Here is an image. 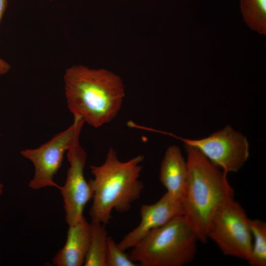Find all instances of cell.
Masks as SVG:
<instances>
[{"mask_svg": "<svg viewBox=\"0 0 266 266\" xmlns=\"http://www.w3.org/2000/svg\"><path fill=\"white\" fill-rule=\"evenodd\" d=\"M63 78L67 106L73 116L98 128L117 116L125 96L118 75L105 69L74 65L66 70Z\"/></svg>", "mask_w": 266, "mask_h": 266, "instance_id": "cell-1", "label": "cell"}, {"mask_svg": "<svg viewBox=\"0 0 266 266\" xmlns=\"http://www.w3.org/2000/svg\"><path fill=\"white\" fill-rule=\"evenodd\" d=\"M143 155L121 161L116 151L109 148L104 162L91 165L94 178L88 182L93 192V203L89 211L91 221L108 224L113 210L124 213L129 210L137 200L144 186L139 179Z\"/></svg>", "mask_w": 266, "mask_h": 266, "instance_id": "cell-2", "label": "cell"}, {"mask_svg": "<svg viewBox=\"0 0 266 266\" xmlns=\"http://www.w3.org/2000/svg\"><path fill=\"white\" fill-rule=\"evenodd\" d=\"M185 148L188 174L182 202L183 215L198 240L205 243L211 217L221 205L234 199V190L226 173L196 148L185 144Z\"/></svg>", "mask_w": 266, "mask_h": 266, "instance_id": "cell-3", "label": "cell"}, {"mask_svg": "<svg viewBox=\"0 0 266 266\" xmlns=\"http://www.w3.org/2000/svg\"><path fill=\"white\" fill-rule=\"evenodd\" d=\"M198 240L195 231L182 215L150 231L129 256L142 266H183L195 258Z\"/></svg>", "mask_w": 266, "mask_h": 266, "instance_id": "cell-4", "label": "cell"}, {"mask_svg": "<svg viewBox=\"0 0 266 266\" xmlns=\"http://www.w3.org/2000/svg\"><path fill=\"white\" fill-rule=\"evenodd\" d=\"M249 220L242 206L232 200L213 215L207 227V239L214 241L224 255L248 262L252 246Z\"/></svg>", "mask_w": 266, "mask_h": 266, "instance_id": "cell-5", "label": "cell"}, {"mask_svg": "<svg viewBox=\"0 0 266 266\" xmlns=\"http://www.w3.org/2000/svg\"><path fill=\"white\" fill-rule=\"evenodd\" d=\"M84 123L81 117L73 116V123L66 130L37 148L21 151V155L30 161L34 166V174L28 184L31 189L39 190L51 187L60 190L61 186L55 182V175L62 165L65 154L79 142Z\"/></svg>", "mask_w": 266, "mask_h": 266, "instance_id": "cell-6", "label": "cell"}, {"mask_svg": "<svg viewBox=\"0 0 266 266\" xmlns=\"http://www.w3.org/2000/svg\"><path fill=\"white\" fill-rule=\"evenodd\" d=\"M184 144L198 150L212 163L227 174L237 172L249 157V147L245 136L227 125L210 135L201 139L184 138L170 133L160 131Z\"/></svg>", "mask_w": 266, "mask_h": 266, "instance_id": "cell-7", "label": "cell"}, {"mask_svg": "<svg viewBox=\"0 0 266 266\" xmlns=\"http://www.w3.org/2000/svg\"><path fill=\"white\" fill-rule=\"evenodd\" d=\"M66 155L69 166L65 183L59 190L63 199L66 222L71 226L84 216L83 210L92 199L93 192L84 176L87 154L79 142L69 149Z\"/></svg>", "mask_w": 266, "mask_h": 266, "instance_id": "cell-8", "label": "cell"}, {"mask_svg": "<svg viewBox=\"0 0 266 266\" xmlns=\"http://www.w3.org/2000/svg\"><path fill=\"white\" fill-rule=\"evenodd\" d=\"M140 213L141 220L138 225L117 243L123 251L133 248L152 230L183 215V210L182 203L166 192L155 203L143 204Z\"/></svg>", "mask_w": 266, "mask_h": 266, "instance_id": "cell-9", "label": "cell"}, {"mask_svg": "<svg viewBox=\"0 0 266 266\" xmlns=\"http://www.w3.org/2000/svg\"><path fill=\"white\" fill-rule=\"evenodd\" d=\"M91 235V224L84 216L75 225L68 226L66 242L53 257V264L56 266H84Z\"/></svg>", "mask_w": 266, "mask_h": 266, "instance_id": "cell-10", "label": "cell"}, {"mask_svg": "<svg viewBox=\"0 0 266 266\" xmlns=\"http://www.w3.org/2000/svg\"><path fill=\"white\" fill-rule=\"evenodd\" d=\"M188 166L177 146L166 150L162 161L160 180L166 193L181 203L184 198L188 179Z\"/></svg>", "mask_w": 266, "mask_h": 266, "instance_id": "cell-11", "label": "cell"}, {"mask_svg": "<svg viewBox=\"0 0 266 266\" xmlns=\"http://www.w3.org/2000/svg\"><path fill=\"white\" fill-rule=\"evenodd\" d=\"M91 240L86 256L85 266H106L108 233L105 225L91 222Z\"/></svg>", "mask_w": 266, "mask_h": 266, "instance_id": "cell-12", "label": "cell"}, {"mask_svg": "<svg viewBox=\"0 0 266 266\" xmlns=\"http://www.w3.org/2000/svg\"><path fill=\"white\" fill-rule=\"evenodd\" d=\"M244 20L252 30L266 34V0H240Z\"/></svg>", "mask_w": 266, "mask_h": 266, "instance_id": "cell-13", "label": "cell"}, {"mask_svg": "<svg viewBox=\"0 0 266 266\" xmlns=\"http://www.w3.org/2000/svg\"><path fill=\"white\" fill-rule=\"evenodd\" d=\"M252 246L248 261L252 266H266V223L259 219L249 220Z\"/></svg>", "mask_w": 266, "mask_h": 266, "instance_id": "cell-14", "label": "cell"}, {"mask_svg": "<svg viewBox=\"0 0 266 266\" xmlns=\"http://www.w3.org/2000/svg\"><path fill=\"white\" fill-rule=\"evenodd\" d=\"M125 251L121 250L111 236H108L106 253V266H137Z\"/></svg>", "mask_w": 266, "mask_h": 266, "instance_id": "cell-15", "label": "cell"}, {"mask_svg": "<svg viewBox=\"0 0 266 266\" xmlns=\"http://www.w3.org/2000/svg\"><path fill=\"white\" fill-rule=\"evenodd\" d=\"M10 65L5 60L0 58V75L6 74L10 69Z\"/></svg>", "mask_w": 266, "mask_h": 266, "instance_id": "cell-16", "label": "cell"}, {"mask_svg": "<svg viewBox=\"0 0 266 266\" xmlns=\"http://www.w3.org/2000/svg\"><path fill=\"white\" fill-rule=\"evenodd\" d=\"M7 5V0H0V23Z\"/></svg>", "mask_w": 266, "mask_h": 266, "instance_id": "cell-17", "label": "cell"}, {"mask_svg": "<svg viewBox=\"0 0 266 266\" xmlns=\"http://www.w3.org/2000/svg\"><path fill=\"white\" fill-rule=\"evenodd\" d=\"M3 185L0 182V197L3 193Z\"/></svg>", "mask_w": 266, "mask_h": 266, "instance_id": "cell-18", "label": "cell"}]
</instances>
